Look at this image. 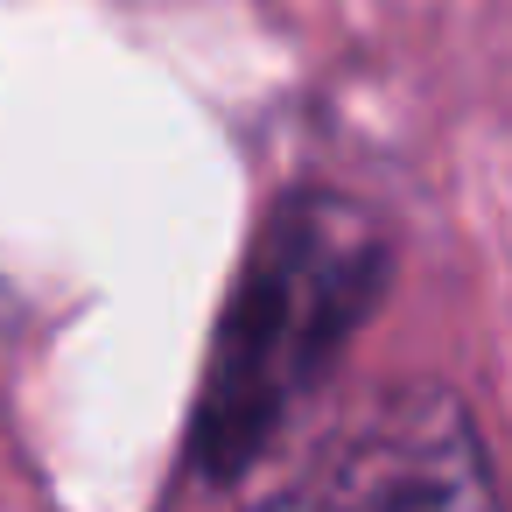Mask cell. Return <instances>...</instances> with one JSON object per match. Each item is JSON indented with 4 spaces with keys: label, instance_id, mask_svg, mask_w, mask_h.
<instances>
[{
    "label": "cell",
    "instance_id": "obj_1",
    "mask_svg": "<svg viewBox=\"0 0 512 512\" xmlns=\"http://www.w3.org/2000/svg\"><path fill=\"white\" fill-rule=\"evenodd\" d=\"M386 260L393 246L379 218L330 190L288 197L260 225L232 281L190 421V463L204 484H232L260 463V449L288 428V414L316 393L351 330L372 316Z\"/></svg>",
    "mask_w": 512,
    "mask_h": 512
},
{
    "label": "cell",
    "instance_id": "obj_2",
    "mask_svg": "<svg viewBox=\"0 0 512 512\" xmlns=\"http://www.w3.org/2000/svg\"><path fill=\"white\" fill-rule=\"evenodd\" d=\"M246 512H505V498L449 386H386L330 421Z\"/></svg>",
    "mask_w": 512,
    "mask_h": 512
}]
</instances>
